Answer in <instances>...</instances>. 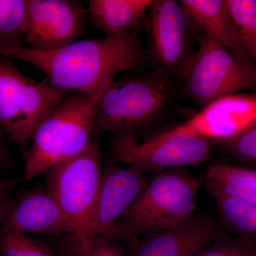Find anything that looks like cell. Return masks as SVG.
<instances>
[{"label":"cell","mask_w":256,"mask_h":256,"mask_svg":"<svg viewBox=\"0 0 256 256\" xmlns=\"http://www.w3.org/2000/svg\"><path fill=\"white\" fill-rule=\"evenodd\" d=\"M170 99L168 84L148 76L114 80L102 94L95 112V136L133 134L154 121Z\"/></svg>","instance_id":"277c9868"},{"label":"cell","mask_w":256,"mask_h":256,"mask_svg":"<svg viewBox=\"0 0 256 256\" xmlns=\"http://www.w3.org/2000/svg\"><path fill=\"white\" fill-rule=\"evenodd\" d=\"M152 0H90L88 18L92 28L106 38L124 40L132 32L152 4Z\"/></svg>","instance_id":"2e32d148"},{"label":"cell","mask_w":256,"mask_h":256,"mask_svg":"<svg viewBox=\"0 0 256 256\" xmlns=\"http://www.w3.org/2000/svg\"><path fill=\"white\" fill-rule=\"evenodd\" d=\"M222 218L228 228L244 240H256V204L216 192H210Z\"/></svg>","instance_id":"ac0fdd59"},{"label":"cell","mask_w":256,"mask_h":256,"mask_svg":"<svg viewBox=\"0 0 256 256\" xmlns=\"http://www.w3.org/2000/svg\"><path fill=\"white\" fill-rule=\"evenodd\" d=\"M116 239L105 236L72 239L74 256H124Z\"/></svg>","instance_id":"7402d4cb"},{"label":"cell","mask_w":256,"mask_h":256,"mask_svg":"<svg viewBox=\"0 0 256 256\" xmlns=\"http://www.w3.org/2000/svg\"><path fill=\"white\" fill-rule=\"evenodd\" d=\"M28 0H0V56L22 47Z\"/></svg>","instance_id":"d6986e66"},{"label":"cell","mask_w":256,"mask_h":256,"mask_svg":"<svg viewBox=\"0 0 256 256\" xmlns=\"http://www.w3.org/2000/svg\"><path fill=\"white\" fill-rule=\"evenodd\" d=\"M69 96L0 60V128L18 146L31 142L37 126Z\"/></svg>","instance_id":"5b68a950"},{"label":"cell","mask_w":256,"mask_h":256,"mask_svg":"<svg viewBox=\"0 0 256 256\" xmlns=\"http://www.w3.org/2000/svg\"><path fill=\"white\" fill-rule=\"evenodd\" d=\"M256 120V92H240L210 102L191 118L163 134H186L218 144L238 134Z\"/></svg>","instance_id":"7c38bea8"},{"label":"cell","mask_w":256,"mask_h":256,"mask_svg":"<svg viewBox=\"0 0 256 256\" xmlns=\"http://www.w3.org/2000/svg\"><path fill=\"white\" fill-rule=\"evenodd\" d=\"M9 164L8 154L2 143L0 140V166H6Z\"/></svg>","instance_id":"484cf974"},{"label":"cell","mask_w":256,"mask_h":256,"mask_svg":"<svg viewBox=\"0 0 256 256\" xmlns=\"http://www.w3.org/2000/svg\"><path fill=\"white\" fill-rule=\"evenodd\" d=\"M216 238L210 220L194 216L174 228L149 234L133 242L132 256H194Z\"/></svg>","instance_id":"5bb4252c"},{"label":"cell","mask_w":256,"mask_h":256,"mask_svg":"<svg viewBox=\"0 0 256 256\" xmlns=\"http://www.w3.org/2000/svg\"><path fill=\"white\" fill-rule=\"evenodd\" d=\"M6 57L32 65L62 92L98 94L105 92L122 72L136 68L141 57L134 34L124 40L94 38L74 42L52 52L20 47Z\"/></svg>","instance_id":"6da1fadb"},{"label":"cell","mask_w":256,"mask_h":256,"mask_svg":"<svg viewBox=\"0 0 256 256\" xmlns=\"http://www.w3.org/2000/svg\"><path fill=\"white\" fill-rule=\"evenodd\" d=\"M239 40L256 64V0H226Z\"/></svg>","instance_id":"ffe728a7"},{"label":"cell","mask_w":256,"mask_h":256,"mask_svg":"<svg viewBox=\"0 0 256 256\" xmlns=\"http://www.w3.org/2000/svg\"><path fill=\"white\" fill-rule=\"evenodd\" d=\"M14 185V183L11 182L0 181V224L2 222L5 210L8 206L6 204L8 195Z\"/></svg>","instance_id":"d4e9b609"},{"label":"cell","mask_w":256,"mask_h":256,"mask_svg":"<svg viewBox=\"0 0 256 256\" xmlns=\"http://www.w3.org/2000/svg\"><path fill=\"white\" fill-rule=\"evenodd\" d=\"M2 234H58L80 236L79 229L67 218L54 197L45 188L26 192L6 207Z\"/></svg>","instance_id":"4fadbf2b"},{"label":"cell","mask_w":256,"mask_h":256,"mask_svg":"<svg viewBox=\"0 0 256 256\" xmlns=\"http://www.w3.org/2000/svg\"><path fill=\"white\" fill-rule=\"evenodd\" d=\"M180 2L194 30L214 40L256 72V64L250 60L239 40L226 0H182Z\"/></svg>","instance_id":"9a60e30c"},{"label":"cell","mask_w":256,"mask_h":256,"mask_svg":"<svg viewBox=\"0 0 256 256\" xmlns=\"http://www.w3.org/2000/svg\"><path fill=\"white\" fill-rule=\"evenodd\" d=\"M218 144L239 159L256 164V120L238 134Z\"/></svg>","instance_id":"603a6c76"},{"label":"cell","mask_w":256,"mask_h":256,"mask_svg":"<svg viewBox=\"0 0 256 256\" xmlns=\"http://www.w3.org/2000/svg\"><path fill=\"white\" fill-rule=\"evenodd\" d=\"M194 256H256L252 242H217L210 244Z\"/></svg>","instance_id":"cb8c5ba5"},{"label":"cell","mask_w":256,"mask_h":256,"mask_svg":"<svg viewBox=\"0 0 256 256\" xmlns=\"http://www.w3.org/2000/svg\"><path fill=\"white\" fill-rule=\"evenodd\" d=\"M206 188L256 204V170L226 164L208 166L206 172Z\"/></svg>","instance_id":"e0dca14e"},{"label":"cell","mask_w":256,"mask_h":256,"mask_svg":"<svg viewBox=\"0 0 256 256\" xmlns=\"http://www.w3.org/2000/svg\"><path fill=\"white\" fill-rule=\"evenodd\" d=\"M214 143L186 134H156L140 142L134 134H116L111 144L116 161L121 162L146 174L158 173L204 162L210 158Z\"/></svg>","instance_id":"ba28073f"},{"label":"cell","mask_w":256,"mask_h":256,"mask_svg":"<svg viewBox=\"0 0 256 256\" xmlns=\"http://www.w3.org/2000/svg\"><path fill=\"white\" fill-rule=\"evenodd\" d=\"M148 182L144 174L130 168L110 165L104 170L92 220L95 236L131 242L119 220L137 200Z\"/></svg>","instance_id":"30bf717a"},{"label":"cell","mask_w":256,"mask_h":256,"mask_svg":"<svg viewBox=\"0 0 256 256\" xmlns=\"http://www.w3.org/2000/svg\"><path fill=\"white\" fill-rule=\"evenodd\" d=\"M0 252L2 256H53L41 240L18 233L2 234Z\"/></svg>","instance_id":"44dd1931"},{"label":"cell","mask_w":256,"mask_h":256,"mask_svg":"<svg viewBox=\"0 0 256 256\" xmlns=\"http://www.w3.org/2000/svg\"><path fill=\"white\" fill-rule=\"evenodd\" d=\"M104 92L70 96L40 122L26 152L25 181L45 174L86 149L95 136L96 107Z\"/></svg>","instance_id":"7a4b0ae2"},{"label":"cell","mask_w":256,"mask_h":256,"mask_svg":"<svg viewBox=\"0 0 256 256\" xmlns=\"http://www.w3.org/2000/svg\"><path fill=\"white\" fill-rule=\"evenodd\" d=\"M182 75L185 94L202 108L225 96L256 92V72L203 34Z\"/></svg>","instance_id":"8992f818"},{"label":"cell","mask_w":256,"mask_h":256,"mask_svg":"<svg viewBox=\"0 0 256 256\" xmlns=\"http://www.w3.org/2000/svg\"><path fill=\"white\" fill-rule=\"evenodd\" d=\"M102 172L98 137L94 136L82 153L44 174L47 190L80 230L78 237H95L92 220Z\"/></svg>","instance_id":"52a82bcc"},{"label":"cell","mask_w":256,"mask_h":256,"mask_svg":"<svg viewBox=\"0 0 256 256\" xmlns=\"http://www.w3.org/2000/svg\"><path fill=\"white\" fill-rule=\"evenodd\" d=\"M198 178L180 170L158 173L119 222L132 239L174 228L193 218Z\"/></svg>","instance_id":"3957f363"},{"label":"cell","mask_w":256,"mask_h":256,"mask_svg":"<svg viewBox=\"0 0 256 256\" xmlns=\"http://www.w3.org/2000/svg\"><path fill=\"white\" fill-rule=\"evenodd\" d=\"M153 55L165 70L181 73L192 54L191 22L180 2L153 1L148 12Z\"/></svg>","instance_id":"8fae6325"},{"label":"cell","mask_w":256,"mask_h":256,"mask_svg":"<svg viewBox=\"0 0 256 256\" xmlns=\"http://www.w3.org/2000/svg\"><path fill=\"white\" fill-rule=\"evenodd\" d=\"M87 18V9L80 2L28 0L25 42L38 52L60 50L76 42Z\"/></svg>","instance_id":"9c48e42d"}]
</instances>
